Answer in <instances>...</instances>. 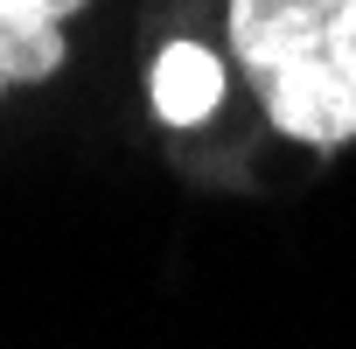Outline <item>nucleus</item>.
Listing matches in <instances>:
<instances>
[{"label":"nucleus","mask_w":356,"mask_h":349,"mask_svg":"<svg viewBox=\"0 0 356 349\" xmlns=\"http://www.w3.org/2000/svg\"><path fill=\"white\" fill-rule=\"evenodd\" d=\"M217 98H224V70H217L210 49H196V42L161 49V63H154V105H161V119L196 126Z\"/></svg>","instance_id":"f03ea898"},{"label":"nucleus","mask_w":356,"mask_h":349,"mask_svg":"<svg viewBox=\"0 0 356 349\" xmlns=\"http://www.w3.org/2000/svg\"><path fill=\"white\" fill-rule=\"evenodd\" d=\"M49 70H63V29L0 35V91H8V84H42Z\"/></svg>","instance_id":"7ed1b4c3"},{"label":"nucleus","mask_w":356,"mask_h":349,"mask_svg":"<svg viewBox=\"0 0 356 349\" xmlns=\"http://www.w3.org/2000/svg\"><path fill=\"white\" fill-rule=\"evenodd\" d=\"M231 56L286 140H356V0H231Z\"/></svg>","instance_id":"f257e3e1"},{"label":"nucleus","mask_w":356,"mask_h":349,"mask_svg":"<svg viewBox=\"0 0 356 349\" xmlns=\"http://www.w3.org/2000/svg\"><path fill=\"white\" fill-rule=\"evenodd\" d=\"M84 0H0V35H29V29H56L63 15H77Z\"/></svg>","instance_id":"20e7f679"}]
</instances>
